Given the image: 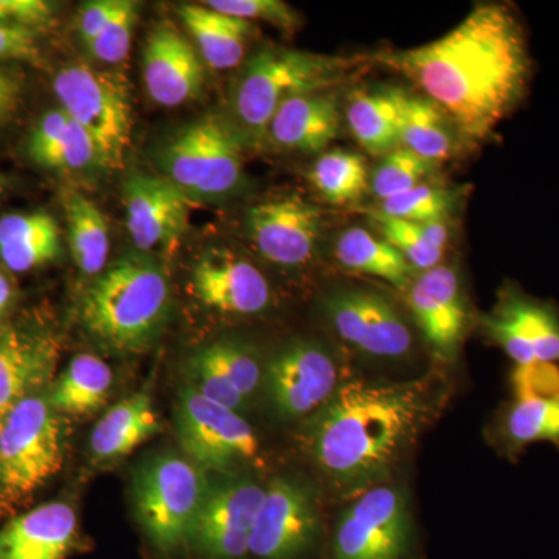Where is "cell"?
<instances>
[{
  "instance_id": "19",
  "label": "cell",
  "mask_w": 559,
  "mask_h": 559,
  "mask_svg": "<svg viewBox=\"0 0 559 559\" xmlns=\"http://www.w3.org/2000/svg\"><path fill=\"white\" fill-rule=\"evenodd\" d=\"M143 81L153 102L165 108L200 97L204 64L190 40L168 22L157 25L146 39Z\"/></svg>"
},
{
  "instance_id": "32",
  "label": "cell",
  "mask_w": 559,
  "mask_h": 559,
  "mask_svg": "<svg viewBox=\"0 0 559 559\" xmlns=\"http://www.w3.org/2000/svg\"><path fill=\"white\" fill-rule=\"evenodd\" d=\"M112 382L108 364L84 353L70 360L51 388L49 401L58 414L87 417L105 406Z\"/></svg>"
},
{
  "instance_id": "12",
  "label": "cell",
  "mask_w": 559,
  "mask_h": 559,
  "mask_svg": "<svg viewBox=\"0 0 559 559\" xmlns=\"http://www.w3.org/2000/svg\"><path fill=\"white\" fill-rule=\"evenodd\" d=\"M323 312L337 336L364 355L401 358L414 344L403 316L373 290H334L323 300Z\"/></svg>"
},
{
  "instance_id": "37",
  "label": "cell",
  "mask_w": 559,
  "mask_h": 559,
  "mask_svg": "<svg viewBox=\"0 0 559 559\" xmlns=\"http://www.w3.org/2000/svg\"><path fill=\"white\" fill-rule=\"evenodd\" d=\"M454 205L455 194L452 191L421 183L406 193L382 201L378 212L409 223H430L447 218Z\"/></svg>"
},
{
  "instance_id": "16",
  "label": "cell",
  "mask_w": 559,
  "mask_h": 559,
  "mask_svg": "<svg viewBox=\"0 0 559 559\" xmlns=\"http://www.w3.org/2000/svg\"><path fill=\"white\" fill-rule=\"evenodd\" d=\"M123 198L135 248L175 252L189 224L190 198L165 176L138 171L124 180Z\"/></svg>"
},
{
  "instance_id": "46",
  "label": "cell",
  "mask_w": 559,
  "mask_h": 559,
  "mask_svg": "<svg viewBox=\"0 0 559 559\" xmlns=\"http://www.w3.org/2000/svg\"><path fill=\"white\" fill-rule=\"evenodd\" d=\"M7 179L3 178V176H0V191L3 190V187H5Z\"/></svg>"
},
{
  "instance_id": "22",
  "label": "cell",
  "mask_w": 559,
  "mask_h": 559,
  "mask_svg": "<svg viewBox=\"0 0 559 559\" xmlns=\"http://www.w3.org/2000/svg\"><path fill=\"white\" fill-rule=\"evenodd\" d=\"M58 355L57 341L47 334L0 331V423L17 403L51 380Z\"/></svg>"
},
{
  "instance_id": "17",
  "label": "cell",
  "mask_w": 559,
  "mask_h": 559,
  "mask_svg": "<svg viewBox=\"0 0 559 559\" xmlns=\"http://www.w3.org/2000/svg\"><path fill=\"white\" fill-rule=\"evenodd\" d=\"M322 213L300 197L260 202L249 210L246 227L261 255L283 267H299L314 257Z\"/></svg>"
},
{
  "instance_id": "39",
  "label": "cell",
  "mask_w": 559,
  "mask_h": 559,
  "mask_svg": "<svg viewBox=\"0 0 559 559\" xmlns=\"http://www.w3.org/2000/svg\"><path fill=\"white\" fill-rule=\"evenodd\" d=\"M209 9L242 21H263L285 33L299 28L300 16L282 0H212L204 2Z\"/></svg>"
},
{
  "instance_id": "28",
  "label": "cell",
  "mask_w": 559,
  "mask_h": 559,
  "mask_svg": "<svg viewBox=\"0 0 559 559\" xmlns=\"http://www.w3.org/2000/svg\"><path fill=\"white\" fill-rule=\"evenodd\" d=\"M399 102L401 146L430 164L450 159L459 132L443 110L429 98L400 87Z\"/></svg>"
},
{
  "instance_id": "31",
  "label": "cell",
  "mask_w": 559,
  "mask_h": 559,
  "mask_svg": "<svg viewBox=\"0 0 559 559\" xmlns=\"http://www.w3.org/2000/svg\"><path fill=\"white\" fill-rule=\"evenodd\" d=\"M334 257L345 270L384 280L399 289H407L414 283L415 270L409 261L384 238L374 237L362 227L342 231Z\"/></svg>"
},
{
  "instance_id": "5",
  "label": "cell",
  "mask_w": 559,
  "mask_h": 559,
  "mask_svg": "<svg viewBox=\"0 0 559 559\" xmlns=\"http://www.w3.org/2000/svg\"><path fill=\"white\" fill-rule=\"evenodd\" d=\"M210 485L190 459L162 454L140 466L134 477L135 514L150 543L162 554L190 544Z\"/></svg>"
},
{
  "instance_id": "38",
  "label": "cell",
  "mask_w": 559,
  "mask_h": 559,
  "mask_svg": "<svg viewBox=\"0 0 559 559\" xmlns=\"http://www.w3.org/2000/svg\"><path fill=\"white\" fill-rule=\"evenodd\" d=\"M138 22V5L131 0H121L119 10L92 43L87 44L92 57L105 64L116 66L130 55L132 32Z\"/></svg>"
},
{
  "instance_id": "45",
  "label": "cell",
  "mask_w": 559,
  "mask_h": 559,
  "mask_svg": "<svg viewBox=\"0 0 559 559\" xmlns=\"http://www.w3.org/2000/svg\"><path fill=\"white\" fill-rule=\"evenodd\" d=\"M13 300V288H11L9 278L0 272V319L3 318Z\"/></svg>"
},
{
  "instance_id": "33",
  "label": "cell",
  "mask_w": 559,
  "mask_h": 559,
  "mask_svg": "<svg viewBox=\"0 0 559 559\" xmlns=\"http://www.w3.org/2000/svg\"><path fill=\"white\" fill-rule=\"evenodd\" d=\"M69 245L76 266L87 277L100 275L108 264L109 227L100 209L79 191H68L64 198Z\"/></svg>"
},
{
  "instance_id": "20",
  "label": "cell",
  "mask_w": 559,
  "mask_h": 559,
  "mask_svg": "<svg viewBox=\"0 0 559 559\" xmlns=\"http://www.w3.org/2000/svg\"><path fill=\"white\" fill-rule=\"evenodd\" d=\"M409 305L433 353L454 358L468 322L457 272L447 264L423 272L411 285Z\"/></svg>"
},
{
  "instance_id": "8",
  "label": "cell",
  "mask_w": 559,
  "mask_h": 559,
  "mask_svg": "<svg viewBox=\"0 0 559 559\" xmlns=\"http://www.w3.org/2000/svg\"><path fill=\"white\" fill-rule=\"evenodd\" d=\"M64 441L60 414L49 396L32 395L0 423V499L32 495L61 469Z\"/></svg>"
},
{
  "instance_id": "36",
  "label": "cell",
  "mask_w": 559,
  "mask_h": 559,
  "mask_svg": "<svg viewBox=\"0 0 559 559\" xmlns=\"http://www.w3.org/2000/svg\"><path fill=\"white\" fill-rule=\"evenodd\" d=\"M432 167L430 162L421 159L404 146H399L382 157L381 164L371 176L370 189L378 200L388 201L425 183Z\"/></svg>"
},
{
  "instance_id": "41",
  "label": "cell",
  "mask_w": 559,
  "mask_h": 559,
  "mask_svg": "<svg viewBox=\"0 0 559 559\" xmlns=\"http://www.w3.org/2000/svg\"><path fill=\"white\" fill-rule=\"evenodd\" d=\"M53 21V7L44 0H0V22L38 32Z\"/></svg>"
},
{
  "instance_id": "13",
  "label": "cell",
  "mask_w": 559,
  "mask_h": 559,
  "mask_svg": "<svg viewBox=\"0 0 559 559\" xmlns=\"http://www.w3.org/2000/svg\"><path fill=\"white\" fill-rule=\"evenodd\" d=\"M319 533V513L310 489L280 477L264 488L250 536L253 559H300Z\"/></svg>"
},
{
  "instance_id": "25",
  "label": "cell",
  "mask_w": 559,
  "mask_h": 559,
  "mask_svg": "<svg viewBox=\"0 0 559 559\" xmlns=\"http://www.w3.org/2000/svg\"><path fill=\"white\" fill-rule=\"evenodd\" d=\"M159 430V417L148 393L128 396L110 407L92 430V457L97 462L127 457Z\"/></svg>"
},
{
  "instance_id": "15",
  "label": "cell",
  "mask_w": 559,
  "mask_h": 559,
  "mask_svg": "<svg viewBox=\"0 0 559 559\" xmlns=\"http://www.w3.org/2000/svg\"><path fill=\"white\" fill-rule=\"evenodd\" d=\"M267 395L283 418L314 415L340 389V370L330 353L297 341L267 364L264 371Z\"/></svg>"
},
{
  "instance_id": "1",
  "label": "cell",
  "mask_w": 559,
  "mask_h": 559,
  "mask_svg": "<svg viewBox=\"0 0 559 559\" xmlns=\"http://www.w3.org/2000/svg\"><path fill=\"white\" fill-rule=\"evenodd\" d=\"M374 60L425 92L459 134L479 142L520 105L532 73L524 27L502 3H481L440 39Z\"/></svg>"
},
{
  "instance_id": "43",
  "label": "cell",
  "mask_w": 559,
  "mask_h": 559,
  "mask_svg": "<svg viewBox=\"0 0 559 559\" xmlns=\"http://www.w3.org/2000/svg\"><path fill=\"white\" fill-rule=\"evenodd\" d=\"M121 0H94L86 2L79 13V33L83 43L97 38L119 10Z\"/></svg>"
},
{
  "instance_id": "27",
  "label": "cell",
  "mask_w": 559,
  "mask_h": 559,
  "mask_svg": "<svg viewBox=\"0 0 559 559\" xmlns=\"http://www.w3.org/2000/svg\"><path fill=\"white\" fill-rule=\"evenodd\" d=\"M60 253V227L49 213H10L0 218V260L10 271L24 274Z\"/></svg>"
},
{
  "instance_id": "2",
  "label": "cell",
  "mask_w": 559,
  "mask_h": 559,
  "mask_svg": "<svg viewBox=\"0 0 559 559\" xmlns=\"http://www.w3.org/2000/svg\"><path fill=\"white\" fill-rule=\"evenodd\" d=\"M428 382H349L314 415L308 448L320 469L337 484L364 487L385 474L414 443L430 417Z\"/></svg>"
},
{
  "instance_id": "30",
  "label": "cell",
  "mask_w": 559,
  "mask_h": 559,
  "mask_svg": "<svg viewBox=\"0 0 559 559\" xmlns=\"http://www.w3.org/2000/svg\"><path fill=\"white\" fill-rule=\"evenodd\" d=\"M500 437L510 454L533 443H551L559 450V390L513 393L500 421Z\"/></svg>"
},
{
  "instance_id": "26",
  "label": "cell",
  "mask_w": 559,
  "mask_h": 559,
  "mask_svg": "<svg viewBox=\"0 0 559 559\" xmlns=\"http://www.w3.org/2000/svg\"><path fill=\"white\" fill-rule=\"evenodd\" d=\"M178 13L205 64L215 70H229L241 64L248 43L257 32L250 22L227 16L204 3H186L179 7Z\"/></svg>"
},
{
  "instance_id": "6",
  "label": "cell",
  "mask_w": 559,
  "mask_h": 559,
  "mask_svg": "<svg viewBox=\"0 0 559 559\" xmlns=\"http://www.w3.org/2000/svg\"><path fill=\"white\" fill-rule=\"evenodd\" d=\"M159 164L187 197L221 200L242 182L241 135L215 114L187 124L162 148Z\"/></svg>"
},
{
  "instance_id": "10",
  "label": "cell",
  "mask_w": 559,
  "mask_h": 559,
  "mask_svg": "<svg viewBox=\"0 0 559 559\" xmlns=\"http://www.w3.org/2000/svg\"><path fill=\"white\" fill-rule=\"evenodd\" d=\"M412 520L406 496L395 487H374L360 496L334 530L333 559H407Z\"/></svg>"
},
{
  "instance_id": "34",
  "label": "cell",
  "mask_w": 559,
  "mask_h": 559,
  "mask_svg": "<svg viewBox=\"0 0 559 559\" xmlns=\"http://www.w3.org/2000/svg\"><path fill=\"white\" fill-rule=\"evenodd\" d=\"M370 218L377 224L381 238L399 250L415 271L426 272L440 266L450 241L447 224L441 221L409 223L382 215L378 210L370 213Z\"/></svg>"
},
{
  "instance_id": "3",
  "label": "cell",
  "mask_w": 559,
  "mask_h": 559,
  "mask_svg": "<svg viewBox=\"0 0 559 559\" xmlns=\"http://www.w3.org/2000/svg\"><path fill=\"white\" fill-rule=\"evenodd\" d=\"M170 310V285L159 264L148 257L128 255L87 288L81 322L105 347L140 353L159 337Z\"/></svg>"
},
{
  "instance_id": "44",
  "label": "cell",
  "mask_w": 559,
  "mask_h": 559,
  "mask_svg": "<svg viewBox=\"0 0 559 559\" xmlns=\"http://www.w3.org/2000/svg\"><path fill=\"white\" fill-rule=\"evenodd\" d=\"M24 92L0 91V127L9 123L20 109Z\"/></svg>"
},
{
  "instance_id": "42",
  "label": "cell",
  "mask_w": 559,
  "mask_h": 559,
  "mask_svg": "<svg viewBox=\"0 0 559 559\" xmlns=\"http://www.w3.org/2000/svg\"><path fill=\"white\" fill-rule=\"evenodd\" d=\"M39 60L36 32L27 28L11 27L0 22V62Z\"/></svg>"
},
{
  "instance_id": "35",
  "label": "cell",
  "mask_w": 559,
  "mask_h": 559,
  "mask_svg": "<svg viewBox=\"0 0 559 559\" xmlns=\"http://www.w3.org/2000/svg\"><path fill=\"white\" fill-rule=\"evenodd\" d=\"M310 179L323 200L330 204H353L369 189V168L359 154L333 150L323 153L314 162Z\"/></svg>"
},
{
  "instance_id": "14",
  "label": "cell",
  "mask_w": 559,
  "mask_h": 559,
  "mask_svg": "<svg viewBox=\"0 0 559 559\" xmlns=\"http://www.w3.org/2000/svg\"><path fill=\"white\" fill-rule=\"evenodd\" d=\"M264 488L249 479L210 485L190 544L207 559H245Z\"/></svg>"
},
{
  "instance_id": "40",
  "label": "cell",
  "mask_w": 559,
  "mask_h": 559,
  "mask_svg": "<svg viewBox=\"0 0 559 559\" xmlns=\"http://www.w3.org/2000/svg\"><path fill=\"white\" fill-rule=\"evenodd\" d=\"M38 165L47 170L81 171L100 167V160L87 132L75 120L70 119L69 128L60 142L40 159Z\"/></svg>"
},
{
  "instance_id": "18",
  "label": "cell",
  "mask_w": 559,
  "mask_h": 559,
  "mask_svg": "<svg viewBox=\"0 0 559 559\" xmlns=\"http://www.w3.org/2000/svg\"><path fill=\"white\" fill-rule=\"evenodd\" d=\"M191 289L204 307L224 314H259L271 304L263 272L229 249L202 253L191 272Z\"/></svg>"
},
{
  "instance_id": "23",
  "label": "cell",
  "mask_w": 559,
  "mask_h": 559,
  "mask_svg": "<svg viewBox=\"0 0 559 559\" xmlns=\"http://www.w3.org/2000/svg\"><path fill=\"white\" fill-rule=\"evenodd\" d=\"M79 539V518L68 502L43 503L0 528V559H66Z\"/></svg>"
},
{
  "instance_id": "11",
  "label": "cell",
  "mask_w": 559,
  "mask_h": 559,
  "mask_svg": "<svg viewBox=\"0 0 559 559\" xmlns=\"http://www.w3.org/2000/svg\"><path fill=\"white\" fill-rule=\"evenodd\" d=\"M481 322L514 366H559V308L554 301L535 299L514 283H507L498 304Z\"/></svg>"
},
{
  "instance_id": "9",
  "label": "cell",
  "mask_w": 559,
  "mask_h": 559,
  "mask_svg": "<svg viewBox=\"0 0 559 559\" xmlns=\"http://www.w3.org/2000/svg\"><path fill=\"white\" fill-rule=\"evenodd\" d=\"M176 425L183 451L201 469L227 473L259 457L260 441L249 423L190 382L179 390Z\"/></svg>"
},
{
  "instance_id": "21",
  "label": "cell",
  "mask_w": 559,
  "mask_h": 559,
  "mask_svg": "<svg viewBox=\"0 0 559 559\" xmlns=\"http://www.w3.org/2000/svg\"><path fill=\"white\" fill-rule=\"evenodd\" d=\"M187 370L190 384L205 399L237 412L263 378L255 353L237 341H219L198 349Z\"/></svg>"
},
{
  "instance_id": "29",
  "label": "cell",
  "mask_w": 559,
  "mask_h": 559,
  "mask_svg": "<svg viewBox=\"0 0 559 559\" xmlns=\"http://www.w3.org/2000/svg\"><path fill=\"white\" fill-rule=\"evenodd\" d=\"M349 131L371 156H388L401 146L399 87L359 91L347 106Z\"/></svg>"
},
{
  "instance_id": "7",
  "label": "cell",
  "mask_w": 559,
  "mask_h": 559,
  "mask_svg": "<svg viewBox=\"0 0 559 559\" xmlns=\"http://www.w3.org/2000/svg\"><path fill=\"white\" fill-rule=\"evenodd\" d=\"M61 109L94 142L102 168L119 170L131 142V102L127 80L119 73L72 62L55 75Z\"/></svg>"
},
{
  "instance_id": "4",
  "label": "cell",
  "mask_w": 559,
  "mask_h": 559,
  "mask_svg": "<svg viewBox=\"0 0 559 559\" xmlns=\"http://www.w3.org/2000/svg\"><path fill=\"white\" fill-rule=\"evenodd\" d=\"M360 61L301 50H260L241 70L234 92V109L241 131L260 142L286 102L331 91L358 69Z\"/></svg>"
},
{
  "instance_id": "24",
  "label": "cell",
  "mask_w": 559,
  "mask_h": 559,
  "mask_svg": "<svg viewBox=\"0 0 559 559\" xmlns=\"http://www.w3.org/2000/svg\"><path fill=\"white\" fill-rule=\"evenodd\" d=\"M340 100L334 92L300 95L275 112L267 138L280 148L319 153L340 135Z\"/></svg>"
}]
</instances>
